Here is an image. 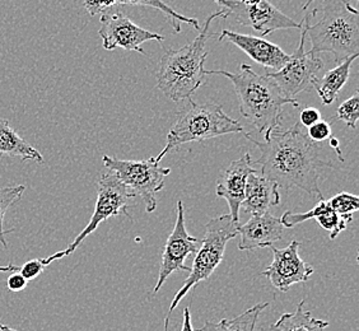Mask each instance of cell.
<instances>
[{
  "mask_svg": "<svg viewBox=\"0 0 359 331\" xmlns=\"http://www.w3.org/2000/svg\"><path fill=\"white\" fill-rule=\"evenodd\" d=\"M313 1H315V0H307V1H306V3H304V7H302V9H307V8H309V6H310V4H311V3H313Z\"/></svg>",
  "mask_w": 359,
  "mask_h": 331,
  "instance_id": "8d00e7d4",
  "label": "cell"
},
{
  "mask_svg": "<svg viewBox=\"0 0 359 331\" xmlns=\"http://www.w3.org/2000/svg\"><path fill=\"white\" fill-rule=\"evenodd\" d=\"M101 28L98 35L102 39L104 50L124 48L129 51H137L143 55L145 54L142 45L147 41L162 42L165 36L147 31L139 27L134 22L120 11H107L101 15Z\"/></svg>",
  "mask_w": 359,
  "mask_h": 331,
  "instance_id": "8fae6325",
  "label": "cell"
},
{
  "mask_svg": "<svg viewBox=\"0 0 359 331\" xmlns=\"http://www.w3.org/2000/svg\"><path fill=\"white\" fill-rule=\"evenodd\" d=\"M359 119V96L358 93H354L352 97H349L343 104L339 106L338 111L335 116L332 118V123L334 121H343L346 123V126L351 129L357 128V121Z\"/></svg>",
  "mask_w": 359,
  "mask_h": 331,
  "instance_id": "484cf974",
  "label": "cell"
},
{
  "mask_svg": "<svg viewBox=\"0 0 359 331\" xmlns=\"http://www.w3.org/2000/svg\"><path fill=\"white\" fill-rule=\"evenodd\" d=\"M329 144H330L332 149H334V151L337 152V154H338L340 162H344L343 154H341V151H340V143H339L338 139L334 138V137H330V138H329Z\"/></svg>",
  "mask_w": 359,
  "mask_h": 331,
  "instance_id": "836d02e7",
  "label": "cell"
},
{
  "mask_svg": "<svg viewBox=\"0 0 359 331\" xmlns=\"http://www.w3.org/2000/svg\"><path fill=\"white\" fill-rule=\"evenodd\" d=\"M316 221L325 231L330 234V240H335L348 226V223L340 215L335 213L332 207L316 217Z\"/></svg>",
  "mask_w": 359,
  "mask_h": 331,
  "instance_id": "4316f807",
  "label": "cell"
},
{
  "mask_svg": "<svg viewBox=\"0 0 359 331\" xmlns=\"http://www.w3.org/2000/svg\"><path fill=\"white\" fill-rule=\"evenodd\" d=\"M250 153L243 157L233 161L227 168L221 173L217 181L215 194L226 199L229 207V215L232 221L240 224V209L245 199V187L250 173H255Z\"/></svg>",
  "mask_w": 359,
  "mask_h": 331,
  "instance_id": "5bb4252c",
  "label": "cell"
},
{
  "mask_svg": "<svg viewBox=\"0 0 359 331\" xmlns=\"http://www.w3.org/2000/svg\"><path fill=\"white\" fill-rule=\"evenodd\" d=\"M301 41L296 51L290 55L288 62L278 72L266 73L265 76L273 79L283 92L284 96L296 100L299 93L312 88L311 83L318 78L320 70L324 69V62L321 56L304 51L306 32L301 28Z\"/></svg>",
  "mask_w": 359,
  "mask_h": 331,
  "instance_id": "30bf717a",
  "label": "cell"
},
{
  "mask_svg": "<svg viewBox=\"0 0 359 331\" xmlns=\"http://www.w3.org/2000/svg\"><path fill=\"white\" fill-rule=\"evenodd\" d=\"M0 331H18L14 330L12 327H9L7 325H0Z\"/></svg>",
  "mask_w": 359,
  "mask_h": 331,
  "instance_id": "d590c367",
  "label": "cell"
},
{
  "mask_svg": "<svg viewBox=\"0 0 359 331\" xmlns=\"http://www.w3.org/2000/svg\"><path fill=\"white\" fill-rule=\"evenodd\" d=\"M187 101V106L180 111L176 123L167 134L165 148L154 157L157 163L167 153L177 149L182 144L217 138L232 133H245L237 120L224 114L221 104H195L191 98Z\"/></svg>",
  "mask_w": 359,
  "mask_h": 331,
  "instance_id": "5b68a950",
  "label": "cell"
},
{
  "mask_svg": "<svg viewBox=\"0 0 359 331\" xmlns=\"http://www.w3.org/2000/svg\"><path fill=\"white\" fill-rule=\"evenodd\" d=\"M3 156L43 163L41 153L23 140L7 120L0 118V157Z\"/></svg>",
  "mask_w": 359,
  "mask_h": 331,
  "instance_id": "d6986e66",
  "label": "cell"
},
{
  "mask_svg": "<svg viewBox=\"0 0 359 331\" xmlns=\"http://www.w3.org/2000/svg\"><path fill=\"white\" fill-rule=\"evenodd\" d=\"M310 36V53H332L340 64L349 56L359 55V14L349 0H324L323 17L311 26L306 15L302 26Z\"/></svg>",
  "mask_w": 359,
  "mask_h": 331,
  "instance_id": "277c9868",
  "label": "cell"
},
{
  "mask_svg": "<svg viewBox=\"0 0 359 331\" xmlns=\"http://www.w3.org/2000/svg\"><path fill=\"white\" fill-rule=\"evenodd\" d=\"M279 203L280 194L276 182L264 177L257 170L255 173H250L245 187L242 209L251 215H260L268 213L270 208L279 205Z\"/></svg>",
  "mask_w": 359,
  "mask_h": 331,
  "instance_id": "e0dca14e",
  "label": "cell"
},
{
  "mask_svg": "<svg viewBox=\"0 0 359 331\" xmlns=\"http://www.w3.org/2000/svg\"><path fill=\"white\" fill-rule=\"evenodd\" d=\"M228 17L226 9L210 14L193 41L177 50L167 48L165 51L156 70V78L158 90L170 100L187 101L204 84L207 42L218 36L209 28L217 18L227 20Z\"/></svg>",
  "mask_w": 359,
  "mask_h": 331,
  "instance_id": "7a4b0ae2",
  "label": "cell"
},
{
  "mask_svg": "<svg viewBox=\"0 0 359 331\" xmlns=\"http://www.w3.org/2000/svg\"><path fill=\"white\" fill-rule=\"evenodd\" d=\"M168 324H170V318H166V320H165V330L163 331H168Z\"/></svg>",
  "mask_w": 359,
  "mask_h": 331,
  "instance_id": "74e56055",
  "label": "cell"
},
{
  "mask_svg": "<svg viewBox=\"0 0 359 331\" xmlns=\"http://www.w3.org/2000/svg\"><path fill=\"white\" fill-rule=\"evenodd\" d=\"M223 40L232 42L237 48L250 56L254 62L260 64L264 68L271 69H282L285 62H288L290 55L284 53L283 48H279L276 43L265 40L263 37L256 36L242 35L237 32H232L228 29H223L218 35V41Z\"/></svg>",
  "mask_w": 359,
  "mask_h": 331,
  "instance_id": "9a60e30c",
  "label": "cell"
},
{
  "mask_svg": "<svg viewBox=\"0 0 359 331\" xmlns=\"http://www.w3.org/2000/svg\"><path fill=\"white\" fill-rule=\"evenodd\" d=\"M43 268L45 266L42 265L41 259H34V260H29L26 264H23L21 268H20V273L27 281H32V279H35L40 274H42Z\"/></svg>",
  "mask_w": 359,
  "mask_h": 331,
  "instance_id": "f546056e",
  "label": "cell"
},
{
  "mask_svg": "<svg viewBox=\"0 0 359 331\" xmlns=\"http://www.w3.org/2000/svg\"><path fill=\"white\" fill-rule=\"evenodd\" d=\"M320 120H321V112L315 107H306L299 114V123L306 128H311L312 125L316 124Z\"/></svg>",
  "mask_w": 359,
  "mask_h": 331,
  "instance_id": "4dcf8cb0",
  "label": "cell"
},
{
  "mask_svg": "<svg viewBox=\"0 0 359 331\" xmlns=\"http://www.w3.org/2000/svg\"><path fill=\"white\" fill-rule=\"evenodd\" d=\"M301 242L293 240L287 248H276L270 246L273 252V262L264 270L262 276H266L270 283L280 292H288L292 285L307 282L312 274L313 268L304 262L299 256Z\"/></svg>",
  "mask_w": 359,
  "mask_h": 331,
  "instance_id": "4fadbf2b",
  "label": "cell"
},
{
  "mask_svg": "<svg viewBox=\"0 0 359 331\" xmlns=\"http://www.w3.org/2000/svg\"><path fill=\"white\" fill-rule=\"evenodd\" d=\"M11 270H20L15 265H7V266H0V271H11Z\"/></svg>",
  "mask_w": 359,
  "mask_h": 331,
  "instance_id": "e575fe53",
  "label": "cell"
},
{
  "mask_svg": "<svg viewBox=\"0 0 359 331\" xmlns=\"http://www.w3.org/2000/svg\"><path fill=\"white\" fill-rule=\"evenodd\" d=\"M238 235L241 237L238 242V248L241 251L269 248L282 240L284 227L280 218H276L268 212L260 215H251L248 223L238 226Z\"/></svg>",
  "mask_w": 359,
  "mask_h": 331,
  "instance_id": "2e32d148",
  "label": "cell"
},
{
  "mask_svg": "<svg viewBox=\"0 0 359 331\" xmlns=\"http://www.w3.org/2000/svg\"><path fill=\"white\" fill-rule=\"evenodd\" d=\"M245 137L260 151V158L252 165L260 166L259 173L276 182L278 187H298L312 196L324 199L320 187V171L332 167L318 157V145L304 134L299 124L290 129L282 125L265 131V142H259L250 134Z\"/></svg>",
  "mask_w": 359,
  "mask_h": 331,
  "instance_id": "6da1fadb",
  "label": "cell"
},
{
  "mask_svg": "<svg viewBox=\"0 0 359 331\" xmlns=\"http://www.w3.org/2000/svg\"><path fill=\"white\" fill-rule=\"evenodd\" d=\"M86 11L90 15L104 14L116 6V0H84Z\"/></svg>",
  "mask_w": 359,
  "mask_h": 331,
  "instance_id": "f1b7e54d",
  "label": "cell"
},
{
  "mask_svg": "<svg viewBox=\"0 0 359 331\" xmlns=\"http://www.w3.org/2000/svg\"><path fill=\"white\" fill-rule=\"evenodd\" d=\"M226 76L233 84L242 116L254 125L257 133H265L280 124L283 106L298 107L297 100H290L273 79L259 76L250 65L241 64L238 73L226 70H207L205 76Z\"/></svg>",
  "mask_w": 359,
  "mask_h": 331,
  "instance_id": "3957f363",
  "label": "cell"
},
{
  "mask_svg": "<svg viewBox=\"0 0 359 331\" xmlns=\"http://www.w3.org/2000/svg\"><path fill=\"white\" fill-rule=\"evenodd\" d=\"M240 1H250V0H240Z\"/></svg>",
  "mask_w": 359,
  "mask_h": 331,
  "instance_id": "f35d334b",
  "label": "cell"
},
{
  "mask_svg": "<svg viewBox=\"0 0 359 331\" xmlns=\"http://www.w3.org/2000/svg\"><path fill=\"white\" fill-rule=\"evenodd\" d=\"M330 208L329 201L321 199L315 207L310 209L307 213H293V212H285L280 218V223L284 228L296 227L297 224H301L309 219H316L320 214L324 213Z\"/></svg>",
  "mask_w": 359,
  "mask_h": 331,
  "instance_id": "d4e9b609",
  "label": "cell"
},
{
  "mask_svg": "<svg viewBox=\"0 0 359 331\" xmlns=\"http://www.w3.org/2000/svg\"><path fill=\"white\" fill-rule=\"evenodd\" d=\"M329 321L318 320L306 310L304 301L298 304L294 312H285L270 326V331H325Z\"/></svg>",
  "mask_w": 359,
  "mask_h": 331,
  "instance_id": "ffe728a7",
  "label": "cell"
},
{
  "mask_svg": "<svg viewBox=\"0 0 359 331\" xmlns=\"http://www.w3.org/2000/svg\"><path fill=\"white\" fill-rule=\"evenodd\" d=\"M116 6H142V7L156 8L166 17L167 22L171 25L175 34L181 32V23H187L193 26L196 31H201L199 21L196 18H190L177 13L170 6H167L163 0H116Z\"/></svg>",
  "mask_w": 359,
  "mask_h": 331,
  "instance_id": "7402d4cb",
  "label": "cell"
},
{
  "mask_svg": "<svg viewBox=\"0 0 359 331\" xmlns=\"http://www.w3.org/2000/svg\"><path fill=\"white\" fill-rule=\"evenodd\" d=\"M268 307L269 302L257 304L236 318H223L218 323L205 321V324L196 329V331H255L259 316Z\"/></svg>",
  "mask_w": 359,
  "mask_h": 331,
  "instance_id": "44dd1931",
  "label": "cell"
},
{
  "mask_svg": "<svg viewBox=\"0 0 359 331\" xmlns=\"http://www.w3.org/2000/svg\"><path fill=\"white\" fill-rule=\"evenodd\" d=\"M134 198H137L135 194L133 193L129 187H125L124 184L114 173L110 171L104 173L97 182L96 207H95V212L92 214L88 224L84 227V229H82V232L76 236L74 241L72 242L65 250H62L48 257L41 259L42 265L46 266L55 260H60L62 257L73 254L78 246L90 234H93L102 222L109 219L111 217H116V215L123 214L130 219L132 215L128 212V203Z\"/></svg>",
  "mask_w": 359,
  "mask_h": 331,
  "instance_id": "52a82bcc",
  "label": "cell"
},
{
  "mask_svg": "<svg viewBox=\"0 0 359 331\" xmlns=\"http://www.w3.org/2000/svg\"><path fill=\"white\" fill-rule=\"evenodd\" d=\"M226 8L228 15H233L236 21L245 27L252 28L262 36H268L278 29H288L304 26V21L297 23L288 15L274 7L268 0H215Z\"/></svg>",
  "mask_w": 359,
  "mask_h": 331,
  "instance_id": "9c48e42d",
  "label": "cell"
},
{
  "mask_svg": "<svg viewBox=\"0 0 359 331\" xmlns=\"http://www.w3.org/2000/svg\"><path fill=\"white\" fill-rule=\"evenodd\" d=\"M102 162L110 173L135 194V196L143 199L148 213L156 210V195L165 187L166 177L171 173V168L161 167L154 157L144 161H124L104 156Z\"/></svg>",
  "mask_w": 359,
  "mask_h": 331,
  "instance_id": "ba28073f",
  "label": "cell"
},
{
  "mask_svg": "<svg viewBox=\"0 0 359 331\" xmlns=\"http://www.w3.org/2000/svg\"><path fill=\"white\" fill-rule=\"evenodd\" d=\"M238 226L240 224L232 221L229 214H223L218 218H212L207 222L205 234L201 238V248L194 259L193 266L190 268L185 283L173 297L172 304L168 311L170 315L195 285L203 281H208L219 266L228 242L238 235Z\"/></svg>",
  "mask_w": 359,
  "mask_h": 331,
  "instance_id": "8992f818",
  "label": "cell"
},
{
  "mask_svg": "<svg viewBox=\"0 0 359 331\" xmlns=\"http://www.w3.org/2000/svg\"><path fill=\"white\" fill-rule=\"evenodd\" d=\"M357 58L358 55L349 56L344 62L338 64V67L326 72L321 78L318 76L312 81V88L316 90L323 104H332L337 100L340 90L349 79L353 62H355Z\"/></svg>",
  "mask_w": 359,
  "mask_h": 331,
  "instance_id": "ac0fdd59",
  "label": "cell"
},
{
  "mask_svg": "<svg viewBox=\"0 0 359 331\" xmlns=\"http://www.w3.org/2000/svg\"><path fill=\"white\" fill-rule=\"evenodd\" d=\"M25 190H26V187H23V185L0 187V245L4 248H8L6 236L9 232H13L14 231V229L4 231V227H3L4 215L7 213L9 208L21 201L22 195L25 193Z\"/></svg>",
  "mask_w": 359,
  "mask_h": 331,
  "instance_id": "603a6c76",
  "label": "cell"
},
{
  "mask_svg": "<svg viewBox=\"0 0 359 331\" xmlns=\"http://www.w3.org/2000/svg\"><path fill=\"white\" fill-rule=\"evenodd\" d=\"M176 208H177V219L163 248L158 281L153 290L154 295L158 293L162 285L166 283L168 276L175 271H190V268H187L184 262L187 260V256L196 254L201 246V240L195 238L187 232L182 201H177Z\"/></svg>",
  "mask_w": 359,
  "mask_h": 331,
  "instance_id": "7c38bea8",
  "label": "cell"
},
{
  "mask_svg": "<svg viewBox=\"0 0 359 331\" xmlns=\"http://www.w3.org/2000/svg\"><path fill=\"white\" fill-rule=\"evenodd\" d=\"M28 281L21 273H14L8 278L7 288L11 292H21L27 287Z\"/></svg>",
  "mask_w": 359,
  "mask_h": 331,
  "instance_id": "1f68e13d",
  "label": "cell"
},
{
  "mask_svg": "<svg viewBox=\"0 0 359 331\" xmlns=\"http://www.w3.org/2000/svg\"><path fill=\"white\" fill-rule=\"evenodd\" d=\"M329 204L335 213L340 215L346 223L353 221V214L359 210V198L349 193H340L332 196Z\"/></svg>",
  "mask_w": 359,
  "mask_h": 331,
  "instance_id": "cb8c5ba5",
  "label": "cell"
},
{
  "mask_svg": "<svg viewBox=\"0 0 359 331\" xmlns=\"http://www.w3.org/2000/svg\"><path fill=\"white\" fill-rule=\"evenodd\" d=\"M332 137V125L327 121H318L315 125H312L311 128H309V138L312 142H324Z\"/></svg>",
  "mask_w": 359,
  "mask_h": 331,
  "instance_id": "83f0119b",
  "label": "cell"
},
{
  "mask_svg": "<svg viewBox=\"0 0 359 331\" xmlns=\"http://www.w3.org/2000/svg\"><path fill=\"white\" fill-rule=\"evenodd\" d=\"M181 331H195L194 330L193 324H191V315H190L189 307L184 310V323H182Z\"/></svg>",
  "mask_w": 359,
  "mask_h": 331,
  "instance_id": "d6a6232c",
  "label": "cell"
}]
</instances>
